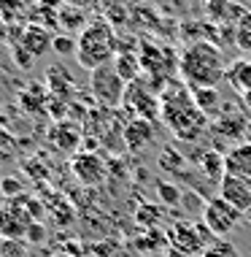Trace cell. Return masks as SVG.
<instances>
[{
  "instance_id": "obj_1",
  "label": "cell",
  "mask_w": 251,
  "mask_h": 257,
  "mask_svg": "<svg viewBox=\"0 0 251 257\" xmlns=\"http://www.w3.org/2000/svg\"><path fill=\"white\" fill-rule=\"evenodd\" d=\"M159 114L173 130V136L181 141H194L208 127V116L194 106L192 89L186 84H170L159 95Z\"/></svg>"
},
{
  "instance_id": "obj_2",
  "label": "cell",
  "mask_w": 251,
  "mask_h": 257,
  "mask_svg": "<svg viewBox=\"0 0 251 257\" xmlns=\"http://www.w3.org/2000/svg\"><path fill=\"white\" fill-rule=\"evenodd\" d=\"M178 71L181 79L189 89H200V87H216L221 79L227 76V65L221 57V49L213 41H194L184 49L178 60Z\"/></svg>"
},
{
  "instance_id": "obj_3",
  "label": "cell",
  "mask_w": 251,
  "mask_h": 257,
  "mask_svg": "<svg viewBox=\"0 0 251 257\" xmlns=\"http://www.w3.org/2000/svg\"><path fill=\"white\" fill-rule=\"evenodd\" d=\"M119 41H116V33L111 27L108 19H92L87 22V27L79 36V46H76V60L84 71H97L103 65H111L119 54Z\"/></svg>"
},
{
  "instance_id": "obj_4",
  "label": "cell",
  "mask_w": 251,
  "mask_h": 257,
  "mask_svg": "<svg viewBox=\"0 0 251 257\" xmlns=\"http://www.w3.org/2000/svg\"><path fill=\"white\" fill-rule=\"evenodd\" d=\"M89 89H92V98L106 108H116L124 103V92H127V81L119 76L116 65H103L97 71L89 73Z\"/></svg>"
},
{
  "instance_id": "obj_5",
  "label": "cell",
  "mask_w": 251,
  "mask_h": 257,
  "mask_svg": "<svg viewBox=\"0 0 251 257\" xmlns=\"http://www.w3.org/2000/svg\"><path fill=\"white\" fill-rule=\"evenodd\" d=\"M36 219L27 211V198L19 195L0 206V238L3 241H27V233Z\"/></svg>"
},
{
  "instance_id": "obj_6",
  "label": "cell",
  "mask_w": 251,
  "mask_h": 257,
  "mask_svg": "<svg viewBox=\"0 0 251 257\" xmlns=\"http://www.w3.org/2000/svg\"><path fill=\"white\" fill-rule=\"evenodd\" d=\"M240 217L243 214L235 206H229L224 198H213L203 206V225L211 235H216V238H227V235L238 227Z\"/></svg>"
},
{
  "instance_id": "obj_7",
  "label": "cell",
  "mask_w": 251,
  "mask_h": 257,
  "mask_svg": "<svg viewBox=\"0 0 251 257\" xmlns=\"http://www.w3.org/2000/svg\"><path fill=\"white\" fill-rule=\"evenodd\" d=\"M124 108H130L135 116H143V119H151L154 114H159V98L154 92H151V87L146 84L143 79L132 81V84H127V92H124Z\"/></svg>"
},
{
  "instance_id": "obj_8",
  "label": "cell",
  "mask_w": 251,
  "mask_h": 257,
  "mask_svg": "<svg viewBox=\"0 0 251 257\" xmlns=\"http://www.w3.org/2000/svg\"><path fill=\"white\" fill-rule=\"evenodd\" d=\"M71 171H73V176L87 187L103 184L106 176H108V165L97 152H79V155L73 157V163H71Z\"/></svg>"
},
{
  "instance_id": "obj_9",
  "label": "cell",
  "mask_w": 251,
  "mask_h": 257,
  "mask_svg": "<svg viewBox=\"0 0 251 257\" xmlns=\"http://www.w3.org/2000/svg\"><path fill=\"white\" fill-rule=\"evenodd\" d=\"M167 241L173 244V252H181L186 257L205 252L203 235H200V230L192 222H176V225L170 227V233H167Z\"/></svg>"
},
{
  "instance_id": "obj_10",
  "label": "cell",
  "mask_w": 251,
  "mask_h": 257,
  "mask_svg": "<svg viewBox=\"0 0 251 257\" xmlns=\"http://www.w3.org/2000/svg\"><path fill=\"white\" fill-rule=\"evenodd\" d=\"M219 198H224L229 206H235L246 217L251 211V179L243 176H227L219 182Z\"/></svg>"
},
{
  "instance_id": "obj_11",
  "label": "cell",
  "mask_w": 251,
  "mask_h": 257,
  "mask_svg": "<svg viewBox=\"0 0 251 257\" xmlns=\"http://www.w3.org/2000/svg\"><path fill=\"white\" fill-rule=\"evenodd\" d=\"M124 147L130 152H143L146 147L151 144V138H154V127H151V119H143V116H132L127 122V127H124Z\"/></svg>"
},
{
  "instance_id": "obj_12",
  "label": "cell",
  "mask_w": 251,
  "mask_h": 257,
  "mask_svg": "<svg viewBox=\"0 0 251 257\" xmlns=\"http://www.w3.org/2000/svg\"><path fill=\"white\" fill-rule=\"evenodd\" d=\"M224 168L229 176H243L251 179V141L232 144L224 155Z\"/></svg>"
},
{
  "instance_id": "obj_13",
  "label": "cell",
  "mask_w": 251,
  "mask_h": 257,
  "mask_svg": "<svg viewBox=\"0 0 251 257\" xmlns=\"http://www.w3.org/2000/svg\"><path fill=\"white\" fill-rule=\"evenodd\" d=\"M52 44H54V36L49 33V27L30 25L22 33V46L33 54V57H38V54H44L46 49H52Z\"/></svg>"
},
{
  "instance_id": "obj_14",
  "label": "cell",
  "mask_w": 251,
  "mask_h": 257,
  "mask_svg": "<svg viewBox=\"0 0 251 257\" xmlns=\"http://www.w3.org/2000/svg\"><path fill=\"white\" fill-rule=\"evenodd\" d=\"M224 79L232 84L235 92L248 95L251 92V60H232L227 65V76Z\"/></svg>"
},
{
  "instance_id": "obj_15",
  "label": "cell",
  "mask_w": 251,
  "mask_h": 257,
  "mask_svg": "<svg viewBox=\"0 0 251 257\" xmlns=\"http://www.w3.org/2000/svg\"><path fill=\"white\" fill-rule=\"evenodd\" d=\"M246 127H248V122H246V116L243 114H224V116H216V124H213V130L219 133L221 138H227V141H232V138H240L243 133H246Z\"/></svg>"
},
{
  "instance_id": "obj_16",
  "label": "cell",
  "mask_w": 251,
  "mask_h": 257,
  "mask_svg": "<svg viewBox=\"0 0 251 257\" xmlns=\"http://www.w3.org/2000/svg\"><path fill=\"white\" fill-rule=\"evenodd\" d=\"M114 65H116V71H119V76L127 81V84L138 81V79H141V73H143L141 57L132 54V52H119V54H116V60H114Z\"/></svg>"
},
{
  "instance_id": "obj_17",
  "label": "cell",
  "mask_w": 251,
  "mask_h": 257,
  "mask_svg": "<svg viewBox=\"0 0 251 257\" xmlns=\"http://www.w3.org/2000/svg\"><path fill=\"white\" fill-rule=\"evenodd\" d=\"M49 138H52V144H54L57 149H62V152L68 149V152H71L76 144H79L81 136H79V130H76L71 122H60V124H54V127H52Z\"/></svg>"
},
{
  "instance_id": "obj_18",
  "label": "cell",
  "mask_w": 251,
  "mask_h": 257,
  "mask_svg": "<svg viewBox=\"0 0 251 257\" xmlns=\"http://www.w3.org/2000/svg\"><path fill=\"white\" fill-rule=\"evenodd\" d=\"M200 171H203L208 179H213V182H221V179L227 176V168H224V155H219L216 149H208V152H203V157H200Z\"/></svg>"
},
{
  "instance_id": "obj_19",
  "label": "cell",
  "mask_w": 251,
  "mask_h": 257,
  "mask_svg": "<svg viewBox=\"0 0 251 257\" xmlns=\"http://www.w3.org/2000/svg\"><path fill=\"white\" fill-rule=\"evenodd\" d=\"M192 100H194V106L203 111L205 116H213L216 108H219V89H216V87L192 89Z\"/></svg>"
},
{
  "instance_id": "obj_20",
  "label": "cell",
  "mask_w": 251,
  "mask_h": 257,
  "mask_svg": "<svg viewBox=\"0 0 251 257\" xmlns=\"http://www.w3.org/2000/svg\"><path fill=\"white\" fill-rule=\"evenodd\" d=\"M203 257H240V254H238V246H235L232 241H227V238H216L213 244H208V246H205Z\"/></svg>"
},
{
  "instance_id": "obj_21",
  "label": "cell",
  "mask_w": 251,
  "mask_h": 257,
  "mask_svg": "<svg viewBox=\"0 0 251 257\" xmlns=\"http://www.w3.org/2000/svg\"><path fill=\"white\" fill-rule=\"evenodd\" d=\"M57 19H60L62 25H65V30H71V27H79V30H84V27H87L84 11H81V9H73V6H65V9H60Z\"/></svg>"
},
{
  "instance_id": "obj_22",
  "label": "cell",
  "mask_w": 251,
  "mask_h": 257,
  "mask_svg": "<svg viewBox=\"0 0 251 257\" xmlns=\"http://www.w3.org/2000/svg\"><path fill=\"white\" fill-rule=\"evenodd\" d=\"M76 46H79V38H71V36H54L52 49L57 52V54H76Z\"/></svg>"
},
{
  "instance_id": "obj_23",
  "label": "cell",
  "mask_w": 251,
  "mask_h": 257,
  "mask_svg": "<svg viewBox=\"0 0 251 257\" xmlns=\"http://www.w3.org/2000/svg\"><path fill=\"white\" fill-rule=\"evenodd\" d=\"M181 160H184V157H181L178 152H173V149H162V155H159V165H162L165 171H181V165H184Z\"/></svg>"
},
{
  "instance_id": "obj_24",
  "label": "cell",
  "mask_w": 251,
  "mask_h": 257,
  "mask_svg": "<svg viewBox=\"0 0 251 257\" xmlns=\"http://www.w3.org/2000/svg\"><path fill=\"white\" fill-rule=\"evenodd\" d=\"M0 257H27L25 241H3L0 244Z\"/></svg>"
},
{
  "instance_id": "obj_25",
  "label": "cell",
  "mask_w": 251,
  "mask_h": 257,
  "mask_svg": "<svg viewBox=\"0 0 251 257\" xmlns=\"http://www.w3.org/2000/svg\"><path fill=\"white\" fill-rule=\"evenodd\" d=\"M157 192H159V198H162V203H173V206H176L178 198H181V192L176 190V187H170V184H165V182L157 184Z\"/></svg>"
},
{
  "instance_id": "obj_26",
  "label": "cell",
  "mask_w": 251,
  "mask_h": 257,
  "mask_svg": "<svg viewBox=\"0 0 251 257\" xmlns=\"http://www.w3.org/2000/svg\"><path fill=\"white\" fill-rule=\"evenodd\" d=\"M229 3L227 0H208V17L211 19H224Z\"/></svg>"
},
{
  "instance_id": "obj_27",
  "label": "cell",
  "mask_w": 251,
  "mask_h": 257,
  "mask_svg": "<svg viewBox=\"0 0 251 257\" xmlns=\"http://www.w3.org/2000/svg\"><path fill=\"white\" fill-rule=\"evenodd\" d=\"M3 195L9 198V200H14V198H19L22 195V184L17 182V179H3Z\"/></svg>"
},
{
  "instance_id": "obj_28",
  "label": "cell",
  "mask_w": 251,
  "mask_h": 257,
  "mask_svg": "<svg viewBox=\"0 0 251 257\" xmlns=\"http://www.w3.org/2000/svg\"><path fill=\"white\" fill-rule=\"evenodd\" d=\"M14 60H17V65H22V68H30V65H33V54L27 52L22 44L14 49Z\"/></svg>"
},
{
  "instance_id": "obj_29",
  "label": "cell",
  "mask_w": 251,
  "mask_h": 257,
  "mask_svg": "<svg viewBox=\"0 0 251 257\" xmlns=\"http://www.w3.org/2000/svg\"><path fill=\"white\" fill-rule=\"evenodd\" d=\"M65 6H73V9H81V11H87V9H95L100 0H62Z\"/></svg>"
},
{
  "instance_id": "obj_30",
  "label": "cell",
  "mask_w": 251,
  "mask_h": 257,
  "mask_svg": "<svg viewBox=\"0 0 251 257\" xmlns=\"http://www.w3.org/2000/svg\"><path fill=\"white\" fill-rule=\"evenodd\" d=\"M44 235H46V230L41 227V222H36L30 227V233H27V241H44Z\"/></svg>"
},
{
  "instance_id": "obj_31",
  "label": "cell",
  "mask_w": 251,
  "mask_h": 257,
  "mask_svg": "<svg viewBox=\"0 0 251 257\" xmlns=\"http://www.w3.org/2000/svg\"><path fill=\"white\" fill-rule=\"evenodd\" d=\"M246 219H248V222H251V211H248V214H246Z\"/></svg>"
},
{
  "instance_id": "obj_32",
  "label": "cell",
  "mask_w": 251,
  "mask_h": 257,
  "mask_svg": "<svg viewBox=\"0 0 251 257\" xmlns=\"http://www.w3.org/2000/svg\"><path fill=\"white\" fill-rule=\"evenodd\" d=\"M54 257H65V254H54Z\"/></svg>"
}]
</instances>
